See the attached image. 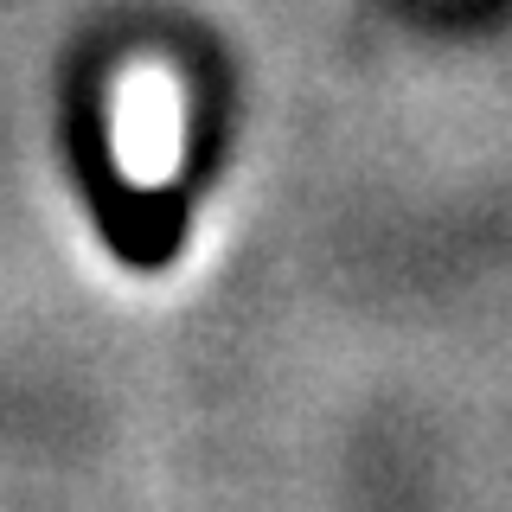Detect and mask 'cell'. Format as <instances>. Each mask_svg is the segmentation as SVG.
<instances>
[{
  "mask_svg": "<svg viewBox=\"0 0 512 512\" xmlns=\"http://www.w3.org/2000/svg\"><path fill=\"white\" fill-rule=\"evenodd\" d=\"M77 167H84V186L96 192V224L109 231V244L128 269H160L173 263V250H180L186 237V212L173 199H148V192H128L109 167H96L90 154H77Z\"/></svg>",
  "mask_w": 512,
  "mask_h": 512,
  "instance_id": "cell-1",
  "label": "cell"
}]
</instances>
